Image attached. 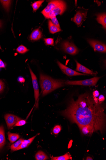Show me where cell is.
Listing matches in <instances>:
<instances>
[{"label":"cell","instance_id":"obj_18","mask_svg":"<svg viewBox=\"0 0 106 160\" xmlns=\"http://www.w3.org/2000/svg\"><path fill=\"white\" fill-rule=\"evenodd\" d=\"M35 159L37 160H46L49 158L48 156L44 152L39 151L35 155Z\"/></svg>","mask_w":106,"mask_h":160},{"label":"cell","instance_id":"obj_29","mask_svg":"<svg viewBox=\"0 0 106 160\" xmlns=\"http://www.w3.org/2000/svg\"><path fill=\"white\" fill-rule=\"evenodd\" d=\"M26 121L20 120L14 126H21L25 125L26 124Z\"/></svg>","mask_w":106,"mask_h":160},{"label":"cell","instance_id":"obj_4","mask_svg":"<svg viewBox=\"0 0 106 160\" xmlns=\"http://www.w3.org/2000/svg\"><path fill=\"white\" fill-rule=\"evenodd\" d=\"M87 11L79 9L76 12V14L72 20L79 27L86 20Z\"/></svg>","mask_w":106,"mask_h":160},{"label":"cell","instance_id":"obj_2","mask_svg":"<svg viewBox=\"0 0 106 160\" xmlns=\"http://www.w3.org/2000/svg\"><path fill=\"white\" fill-rule=\"evenodd\" d=\"M40 84L42 90L41 93L43 96L63 87L65 84L63 81L53 79L42 73L40 74Z\"/></svg>","mask_w":106,"mask_h":160},{"label":"cell","instance_id":"obj_28","mask_svg":"<svg viewBox=\"0 0 106 160\" xmlns=\"http://www.w3.org/2000/svg\"><path fill=\"white\" fill-rule=\"evenodd\" d=\"M45 43L47 45L53 46L54 44V40L52 38L44 39Z\"/></svg>","mask_w":106,"mask_h":160},{"label":"cell","instance_id":"obj_32","mask_svg":"<svg viewBox=\"0 0 106 160\" xmlns=\"http://www.w3.org/2000/svg\"><path fill=\"white\" fill-rule=\"evenodd\" d=\"M101 103L104 101L105 100V97L103 95H100L99 97L98 100Z\"/></svg>","mask_w":106,"mask_h":160},{"label":"cell","instance_id":"obj_21","mask_svg":"<svg viewBox=\"0 0 106 160\" xmlns=\"http://www.w3.org/2000/svg\"><path fill=\"white\" fill-rule=\"evenodd\" d=\"M24 139L21 138L19 139L17 142H16L14 144L11 146V151H14L17 150L20 145H21Z\"/></svg>","mask_w":106,"mask_h":160},{"label":"cell","instance_id":"obj_34","mask_svg":"<svg viewBox=\"0 0 106 160\" xmlns=\"http://www.w3.org/2000/svg\"><path fill=\"white\" fill-rule=\"evenodd\" d=\"M18 80L20 83H24L25 81V79H24L23 77H20L18 78Z\"/></svg>","mask_w":106,"mask_h":160},{"label":"cell","instance_id":"obj_11","mask_svg":"<svg viewBox=\"0 0 106 160\" xmlns=\"http://www.w3.org/2000/svg\"><path fill=\"white\" fill-rule=\"evenodd\" d=\"M5 118L7 127L9 129L14 126L19 121L21 120V119L19 117L10 114H6Z\"/></svg>","mask_w":106,"mask_h":160},{"label":"cell","instance_id":"obj_16","mask_svg":"<svg viewBox=\"0 0 106 160\" xmlns=\"http://www.w3.org/2000/svg\"><path fill=\"white\" fill-rule=\"evenodd\" d=\"M6 138L4 129L3 126H0V149L5 144Z\"/></svg>","mask_w":106,"mask_h":160},{"label":"cell","instance_id":"obj_7","mask_svg":"<svg viewBox=\"0 0 106 160\" xmlns=\"http://www.w3.org/2000/svg\"><path fill=\"white\" fill-rule=\"evenodd\" d=\"M67 9L66 4L63 1L60 4L51 12L48 15L47 19H51L58 15H62Z\"/></svg>","mask_w":106,"mask_h":160},{"label":"cell","instance_id":"obj_3","mask_svg":"<svg viewBox=\"0 0 106 160\" xmlns=\"http://www.w3.org/2000/svg\"><path fill=\"white\" fill-rule=\"evenodd\" d=\"M100 77H94L92 79L80 81H67L64 84L67 85L94 86L97 84L100 79Z\"/></svg>","mask_w":106,"mask_h":160},{"label":"cell","instance_id":"obj_19","mask_svg":"<svg viewBox=\"0 0 106 160\" xmlns=\"http://www.w3.org/2000/svg\"><path fill=\"white\" fill-rule=\"evenodd\" d=\"M72 157L71 155L69 153H67L64 155L60 156L59 157H52L51 158L52 160H72Z\"/></svg>","mask_w":106,"mask_h":160},{"label":"cell","instance_id":"obj_5","mask_svg":"<svg viewBox=\"0 0 106 160\" xmlns=\"http://www.w3.org/2000/svg\"><path fill=\"white\" fill-rule=\"evenodd\" d=\"M32 77V79L33 84L34 92V97L35 100V105L36 108L38 107L39 98V85L37 81V78L32 71L31 69L29 68Z\"/></svg>","mask_w":106,"mask_h":160},{"label":"cell","instance_id":"obj_10","mask_svg":"<svg viewBox=\"0 0 106 160\" xmlns=\"http://www.w3.org/2000/svg\"><path fill=\"white\" fill-rule=\"evenodd\" d=\"M88 43L93 48L95 51H98L101 52L105 53L106 52V45L99 41L88 39Z\"/></svg>","mask_w":106,"mask_h":160},{"label":"cell","instance_id":"obj_36","mask_svg":"<svg viewBox=\"0 0 106 160\" xmlns=\"http://www.w3.org/2000/svg\"><path fill=\"white\" fill-rule=\"evenodd\" d=\"M2 23L1 20H0V28H1L2 26Z\"/></svg>","mask_w":106,"mask_h":160},{"label":"cell","instance_id":"obj_35","mask_svg":"<svg viewBox=\"0 0 106 160\" xmlns=\"http://www.w3.org/2000/svg\"><path fill=\"white\" fill-rule=\"evenodd\" d=\"M87 160H93V159L90 157H87Z\"/></svg>","mask_w":106,"mask_h":160},{"label":"cell","instance_id":"obj_1","mask_svg":"<svg viewBox=\"0 0 106 160\" xmlns=\"http://www.w3.org/2000/svg\"><path fill=\"white\" fill-rule=\"evenodd\" d=\"M62 114L77 125L91 126L101 132L105 129L104 107L97 98L88 93L80 95L76 100H71Z\"/></svg>","mask_w":106,"mask_h":160},{"label":"cell","instance_id":"obj_6","mask_svg":"<svg viewBox=\"0 0 106 160\" xmlns=\"http://www.w3.org/2000/svg\"><path fill=\"white\" fill-rule=\"evenodd\" d=\"M62 46L64 51L70 55H76L79 52L78 48L72 43L64 42L62 43Z\"/></svg>","mask_w":106,"mask_h":160},{"label":"cell","instance_id":"obj_31","mask_svg":"<svg viewBox=\"0 0 106 160\" xmlns=\"http://www.w3.org/2000/svg\"><path fill=\"white\" fill-rule=\"evenodd\" d=\"M99 92L97 91H96L93 92L92 96L95 97L97 98V97H99Z\"/></svg>","mask_w":106,"mask_h":160},{"label":"cell","instance_id":"obj_25","mask_svg":"<svg viewBox=\"0 0 106 160\" xmlns=\"http://www.w3.org/2000/svg\"><path fill=\"white\" fill-rule=\"evenodd\" d=\"M17 52L21 54H24L28 51V49L25 47L21 45L19 46L17 49H16Z\"/></svg>","mask_w":106,"mask_h":160},{"label":"cell","instance_id":"obj_13","mask_svg":"<svg viewBox=\"0 0 106 160\" xmlns=\"http://www.w3.org/2000/svg\"><path fill=\"white\" fill-rule=\"evenodd\" d=\"M76 63V70L77 71H79L83 73L86 74H90L95 75L96 73L93 72L92 71L86 67L83 66V65L79 63L77 61L75 60Z\"/></svg>","mask_w":106,"mask_h":160},{"label":"cell","instance_id":"obj_8","mask_svg":"<svg viewBox=\"0 0 106 160\" xmlns=\"http://www.w3.org/2000/svg\"><path fill=\"white\" fill-rule=\"evenodd\" d=\"M62 1H53L49 2L47 7L42 12V13L47 18L50 12L62 3Z\"/></svg>","mask_w":106,"mask_h":160},{"label":"cell","instance_id":"obj_24","mask_svg":"<svg viewBox=\"0 0 106 160\" xmlns=\"http://www.w3.org/2000/svg\"><path fill=\"white\" fill-rule=\"evenodd\" d=\"M31 143L30 141L28 140H24L22 142V144L20 145L17 151L19 150L20 149L25 148H26L28 147Z\"/></svg>","mask_w":106,"mask_h":160},{"label":"cell","instance_id":"obj_30","mask_svg":"<svg viewBox=\"0 0 106 160\" xmlns=\"http://www.w3.org/2000/svg\"><path fill=\"white\" fill-rule=\"evenodd\" d=\"M5 88V84L2 81L0 80V92H2Z\"/></svg>","mask_w":106,"mask_h":160},{"label":"cell","instance_id":"obj_20","mask_svg":"<svg viewBox=\"0 0 106 160\" xmlns=\"http://www.w3.org/2000/svg\"><path fill=\"white\" fill-rule=\"evenodd\" d=\"M8 135L9 140L11 143H13L17 141L20 137L19 135L17 134L12 133L9 132Z\"/></svg>","mask_w":106,"mask_h":160},{"label":"cell","instance_id":"obj_26","mask_svg":"<svg viewBox=\"0 0 106 160\" xmlns=\"http://www.w3.org/2000/svg\"><path fill=\"white\" fill-rule=\"evenodd\" d=\"M62 130V127L59 125L55 126L53 129V132L55 135L58 134Z\"/></svg>","mask_w":106,"mask_h":160},{"label":"cell","instance_id":"obj_14","mask_svg":"<svg viewBox=\"0 0 106 160\" xmlns=\"http://www.w3.org/2000/svg\"><path fill=\"white\" fill-rule=\"evenodd\" d=\"M42 33L39 29H37L34 31L32 33L30 36L31 40L37 41L42 38Z\"/></svg>","mask_w":106,"mask_h":160},{"label":"cell","instance_id":"obj_23","mask_svg":"<svg viewBox=\"0 0 106 160\" xmlns=\"http://www.w3.org/2000/svg\"><path fill=\"white\" fill-rule=\"evenodd\" d=\"M44 1H39L35 2L32 3L31 6L33 9V11L35 12L37 10Z\"/></svg>","mask_w":106,"mask_h":160},{"label":"cell","instance_id":"obj_9","mask_svg":"<svg viewBox=\"0 0 106 160\" xmlns=\"http://www.w3.org/2000/svg\"><path fill=\"white\" fill-rule=\"evenodd\" d=\"M58 64L62 71L66 75L69 76H87L86 74L80 73L73 70L66 66V65L57 61Z\"/></svg>","mask_w":106,"mask_h":160},{"label":"cell","instance_id":"obj_15","mask_svg":"<svg viewBox=\"0 0 106 160\" xmlns=\"http://www.w3.org/2000/svg\"><path fill=\"white\" fill-rule=\"evenodd\" d=\"M99 23L102 25L105 29L106 28V14L105 13L99 14L97 15L96 18Z\"/></svg>","mask_w":106,"mask_h":160},{"label":"cell","instance_id":"obj_27","mask_svg":"<svg viewBox=\"0 0 106 160\" xmlns=\"http://www.w3.org/2000/svg\"><path fill=\"white\" fill-rule=\"evenodd\" d=\"M51 21L52 23L55 26L58 28H60V26L59 25V22L57 19L56 16L55 17H53L51 19Z\"/></svg>","mask_w":106,"mask_h":160},{"label":"cell","instance_id":"obj_37","mask_svg":"<svg viewBox=\"0 0 106 160\" xmlns=\"http://www.w3.org/2000/svg\"><path fill=\"white\" fill-rule=\"evenodd\" d=\"M0 49H1H1H1V46H0Z\"/></svg>","mask_w":106,"mask_h":160},{"label":"cell","instance_id":"obj_22","mask_svg":"<svg viewBox=\"0 0 106 160\" xmlns=\"http://www.w3.org/2000/svg\"><path fill=\"white\" fill-rule=\"evenodd\" d=\"M0 2L2 3V5L5 9L7 12H9L10 9V8L11 4V1H0Z\"/></svg>","mask_w":106,"mask_h":160},{"label":"cell","instance_id":"obj_17","mask_svg":"<svg viewBox=\"0 0 106 160\" xmlns=\"http://www.w3.org/2000/svg\"><path fill=\"white\" fill-rule=\"evenodd\" d=\"M48 26L49 30L50 33L52 34H54L56 33L62 31L61 28H59L54 25L50 20H49Z\"/></svg>","mask_w":106,"mask_h":160},{"label":"cell","instance_id":"obj_33","mask_svg":"<svg viewBox=\"0 0 106 160\" xmlns=\"http://www.w3.org/2000/svg\"><path fill=\"white\" fill-rule=\"evenodd\" d=\"M6 65L3 61L0 59V68H5Z\"/></svg>","mask_w":106,"mask_h":160},{"label":"cell","instance_id":"obj_12","mask_svg":"<svg viewBox=\"0 0 106 160\" xmlns=\"http://www.w3.org/2000/svg\"><path fill=\"white\" fill-rule=\"evenodd\" d=\"M79 128L82 132L85 135H90L97 131L96 129L90 125H78Z\"/></svg>","mask_w":106,"mask_h":160}]
</instances>
